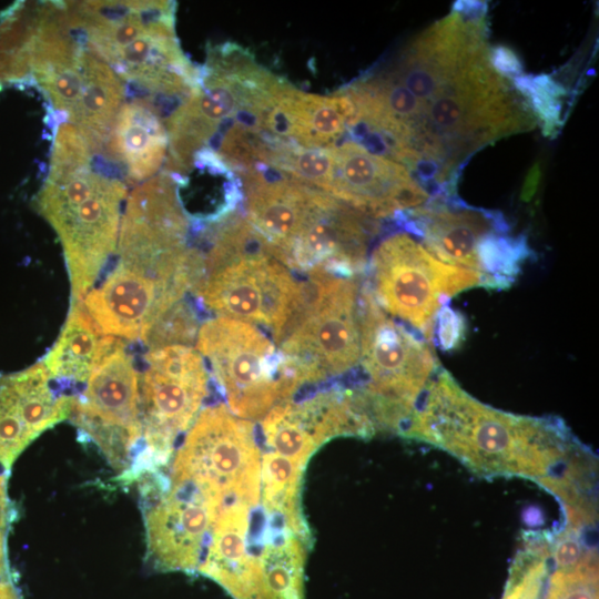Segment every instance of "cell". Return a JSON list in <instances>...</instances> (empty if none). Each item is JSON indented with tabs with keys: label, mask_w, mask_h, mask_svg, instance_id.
Listing matches in <instances>:
<instances>
[{
	"label": "cell",
	"mask_w": 599,
	"mask_h": 599,
	"mask_svg": "<svg viewBox=\"0 0 599 599\" xmlns=\"http://www.w3.org/2000/svg\"><path fill=\"white\" fill-rule=\"evenodd\" d=\"M550 546L536 539L519 551L509 572L502 599H541L550 571Z\"/></svg>",
	"instance_id": "obj_29"
},
{
	"label": "cell",
	"mask_w": 599,
	"mask_h": 599,
	"mask_svg": "<svg viewBox=\"0 0 599 599\" xmlns=\"http://www.w3.org/2000/svg\"><path fill=\"white\" fill-rule=\"evenodd\" d=\"M490 62L502 77L512 80L522 74V63L519 57L508 47L498 45L490 49Z\"/></svg>",
	"instance_id": "obj_34"
},
{
	"label": "cell",
	"mask_w": 599,
	"mask_h": 599,
	"mask_svg": "<svg viewBox=\"0 0 599 599\" xmlns=\"http://www.w3.org/2000/svg\"><path fill=\"white\" fill-rule=\"evenodd\" d=\"M541 599H598V559L588 549L573 564L555 566L548 573Z\"/></svg>",
	"instance_id": "obj_30"
},
{
	"label": "cell",
	"mask_w": 599,
	"mask_h": 599,
	"mask_svg": "<svg viewBox=\"0 0 599 599\" xmlns=\"http://www.w3.org/2000/svg\"><path fill=\"white\" fill-rule=\"evenodd\" d=\"M189 226L170 183L153 179L130 193L116 261L82 300L103 333L143 342L154 323L192 291L200 256L187 245Z\"/></svg>",
	"instance_id": "obj_3"
},
{
	"label": "cell",
	"mask_w": 599,
	"mask_h": 599,
	"mask_svg": "<svg viewBox=\"0 0 599 599\" xmlns=\"http://www.w3.org/2000/svg\"><path fill=\"white\" fill-rule=\"evenodd\" d=\"M140 378L142 445L130 478L163 465L209 394L202 355L187 345L149 349Z\"/></svg>",
	"instance_id": "obj_15"
},
{
	"label": "cell",
	"mask_w": 599,
	"mask_h": 599,
	"mask_svg": "<svg viewBox=\"0 0 599 599\" xmlns=\"http://www.w3.org/2000/svg\"><path fill=\"white\" fill-rule=\"evenodd\" d=\"M285 81L258 65L248 51L225 43L210 51L197 85L165 121L169 151L165 172L186 174L219 129L237 114L255 115L270 106Z\"/></svg>",
	"instance_id": "obj_8"
},
{
	"label": "cell",
	"mask_w": 599,
	"mask_h": 599,
	"mask_svg": "<svg viewBox=\"0 0 599 599\" xmlns=\"http://www.w3.org/2000/svg\"><path fill=\"white\" fill-rule=\"evenodd\" d=\"M303 468L291 458L267 453L263 456L261 484L267 512L308 542L309 531L298 505Z\"/></svg>",
	"instance_id": "obj_27"
},
{
	"label": "cell",
	"mask_w": 599,
	"mask_h": 599,
	"mask_svg": "<svg viewBox=\"0 0 599 599\" xmlns=\"http://www.w3.org/2000/svg\"><path fill=\"white\" fill-rule=\"evenodd\" d=\"M272 530L258 558L261 599H304L306 547L303 538L287 527Z\"/></svg>",
	"instance_id": "obj_26"
},
{
	"label": "cell",
	"mask_w": 599,
	"mask_h": 599,
	"mask_svg": "<svg viewBox=\"0 0 599 599\" xmlns=\"http://www.w3.org/2000/svg\"><path fill=\"white\" fill-rule=\"evenodd\" d=\"M0 599H21L8 579H0Z\"/></svg>",
	"instance_id": "obj_38"
},
{
	"label": "cell",
	"mask_w": 599,
	"mask_h": 599,
	"mask_svg": "<svg viewBox=\"0 0 599 599\" xmlns=\"http://www.w3.org/2000/svg\"><path fill=\"white\" fill-rule=\"evenodd\" d=\"M395 220L439 261L478 273L486 288L510 286L532 253L524 236L509 235L499 212L470 207L456 195L430 197Z\"/></svg>",
	"instance_id": "obj_11"
},
{
	"label": "cell",
	"mask_w": 599,
	"mask_h": 599,
	"mask_svg": "<svg viewBox=\"0 0 599 599\" xmlns=\"http://www.w3.org/2000/svg\"><path fill=\"white\" fill-rule=\"evenodd\" d=\"M169 484H187L223 505L254 507L261 496V460L252 422L223 404L204 408L172 465Z\"/></svg>",
	"instance_id": "obj_14"
},
{
	"label": "cell",
	"mask_w": 599,
	"mask_h": 599,
	"mask_svg": "<svg viewBox=\"0 0 599 599\" xmlns=\"http://www.w3.org/2000/svg\"><path fill=\"white\" fill-rule=\"evenodd\" d=\"M380 224L319 191L311 213L288 247L285 264L308 274L326 272L356 277L367 264V252Z\"/></svg>",
	"instance_id": "obj_17"
},
{
	"label": "cell",
	"mask_w": 599,
	"mask_h": 599,
	"mask_svg": "<svg viewBox=\"0 0 599 599\" xmlns=\"http://www.w3.org/2000/svg\"><path fill=\"white\" fill-rule=\"evenodd\" d=\"M93 152L75 126L61 122L37 199L63 248L71 303L83 300L115 254L126 197L123 182L94 170Z\"/></svg>",
	"instance_id": "obj_4"
},
{
	"label": "cell",
	"mask_w": 599,
	"mask_h": 599,
	"mask_svg": "<svg viewBox=\"0 0 599 599\" xmlns=\"http://www.w3.org/2000/svg\"><path fill=\"white\" fill-rule=\"evenodd\" d=\"M512 85L530 103L535 118L541 121L544 134L554 136L561 126V104L566 90L550 75H519Z\"/></svg>",
	"instance_id": "obj_31"
},
{
	"label": "cell",
	"mask_w": 599,
	"mask_h": 599,
	"mask_svg": "<svg viewBox=\"0 0 599 599\" xmlns=\"http://www.w3.org/2000/svg\"><path fill=\"white\" fill-rule=\"evenodd\" d=\"M355 108L347 94L319 95L285 82L262 119V132L306 149H327L349 130Z\"/></svg>",
	"instance_id": "obj_22"
},
{
	"label": "cell",
	"mask_w": 599,
	"mask_h": 599,
	"mask_svg": "<svg viewBox=\"0 0 599 599\" xmlns=\"http://www.w3.org/2000/svg\"><path fill=\"white\" fill-rule=\"evenodd\" d=\"M453 9L465 17L481 19L487 11V4L480 1H456Z\"/></svg>",
	"instance_id": "obj_36"
},
{
	"label": "cell",
	"mask_w": 599,
	"mask_h": 599,
	"mask_svg": "<svg viewBox=\"0 0 599 599\" xmlns=\"http://www.w3.org/2000/svg\"><path fill=\"white\" fill-rule=\"evenodd\" d=\"M31 73L54 110L100 152L123 105L124 85L78 38L61 2L40 4Z\"/></svg>",
	"instance_id": "obj_7"
},
{
	"label": "cell",
	"mask_w": 599,
	"mask_h": 599,
	"mask_svg": "<svg viewBox=\"0 0 599 599\" xmlns=\"http://www.w3.org/2000/svg\"><path fill=\"white\" fill-rule=\"evenodd\" d=\"M486 35L484 18L453 11L344 91L355 108L354 136L408 166L429 196L456 195L458 172L475 152L536 124L493 67Z\"/></svg>",
	"instance_id": "obj_1"
},
{
	"label": "cell",
	"mask_w": 599,
	"mask_h": 599,
	"mask_svg": "<svg viewBox=\"0 0 599 599\" xmlns=\"http://www.w3.org/2000/svg\"><path fill=\"white\" fill-rule=\"evenodd\" d=\"M250 508L236 500L221 509L207 552L197 568L221 585L233 599H261L260 561L247 548Z\"/></svg>",
	"instance_id": "obj_23"
},
{
	"label": "cell",
	"mask_w": 599,
	"mask_h": 599,
	"mask_svg": "<svg viewBox=\"0 0 599 599\" xmlns=\"http://www.w3.org/2000/svg\"><path fill=\"white\" fill-rule=\"evenodd\" d=\"M196 307L185 298L170 307L151 327L143 344L149 349L170 345H187L196 339L199 332Z\"/></svg>",
	"instance_id": "obj_32"
},
{
	"label": "cell",
	"mask_w": 599,
	"mask_h": 599,
	"mask_svg": "<svg viewBox=\"0 0 599 599\" xmlns=\"http://www.w3.org/2000/svg\"><path fill=\"white\" fill-rule=\"evenodd\" d=\"M540 175H541L540 165L536 163L530 167L526 176V180L522 186V192H521L522 200L529 201L531 196L535 194L537 186L539 184V181H540Z\"/></svg>",
	"instance_id": "obj_37"
},
{
	"label": "cell",
	"mask_w": 599,
	"mask_h": 599,
	"mask_svg": "<svg viewBox=\"0 0 599 599\" xmlns=\"http://www.w3.org/2000/svg\"><path fill=\"white\" fill-rule=\"evenodd\" d=\"M196 349L209 363L231 412L242 419L262 420L278 403L296 393L284 358L258 327L215 316L196 335Z\"/></svg>",
	"instance_id": "obj_13"
},
{
	"label": "cell",
	"mask_w": 599,
	"mask_h": 599,
	"mask_svg": "<svg viewBox=\"0 0 599 599\" xmlns=\"http://www.w3.org/2000/svg\"><path fill=\"white\" fill-rule=\"evenodd\" d=\"M68 24L115 74L151 95L180 101L200 71L184 57L171 1L62 2Z\"/></svg>",
	"instance_id": "obj_5"
},
{
	"label": "cell",
	"mask_w": 599,
	"mask_h": 599,
	"mask_svg": "<svg viewBox=\"0 0 599 599\" xmlns=\"http://www.w3.org/2000/svg\"><path fill=\"white\" fill-rule=\"evenodd\" d=\"M10 517V505L7 495V477L0 473V579H8L6 555V536Z\"/></svg>",
	"instance_id": "obj_35"
},
{
	"label": "cell",
	"mask_w": 599,
	"mask_h": 599,
	"mask_svg": "<svg viewBox=\"0 0 599 599\" xmlns=\"http://www.w3.org/2000/svg\"><path fill=\"white\" fill-rule=\"evenodd\" d=\"M262 429L272 453L304 466L318 448L294 416L290 399L276 404L266 414L262 419Z\"/></svg>",
	"instance_id": "obj_28"
},
{
	"label": "cell",
	"mask_w": 599,
	"mask_h": 599,
	"mask_svg": "<svg viewBox=\"0 0 599 599\" xmlns=\"http://www.w3.org/2000/svg\"><path fill=\"white\" fill-rule=\"evenodd\" d=\"M210 224L191 291L199 307L265 326L277 345L298 304L302 281L246 217L231 213Z\"/></svg>",
	"instance_id": "obj_6"
},
{
	"label": "cell",
	"mask_w": 599,
	"mask_h": 599,
	"mask_svg": "<svg viewBox=\"0 0 599 599\" xmlns=\"http://www.w3.org/2000/svg\"><path fill=\"white\" fill-rule=\"evenodd\" d=\"M120 341L99 328L82 301L72 302L65 324L42 363L53 384L65 392L71 388L73 396Z\"/></svg>",
	"instance_id": "obj_25"
},
{
	"label": "cell",
	"mask_w": 599,
	"mask_h": 599,
	"mask_svg": "<svg viewBox=\"0 0 599 599\" xmlns=\"http://www.w3.org/2000/svg\"><path fill=\"white\" fill-rule=\"evenodd\" d=\"M240 173L245 217L285 264L286 252L304 226L321 190L266 165Z\"/></svg>",
	"instance_id": "obj_21"
},
{
	"label": "cell",
	"mask_w": 599,
	"mask_h": 599,
	"mask_svg": "<svg viewBox=\"0 0 599 599\" xmlns=\"http://www.w3.org/2000/svg\"><path fill=\"white\" fill-rule=\"evenodd\" d=\"M71 396L60 394L42 362L0 375V466L17 457L44 430L69 418Z\"/></svg>",
	"instance_id": "obj_20"
},
{
	"label": "cell",
	"mask_w": 599,
	"mask_h": 599,
	"mask_svg": "<svg viewBox=\"0 0 599 599\" xmlns=\"http://www.w3.org/2000/svg\"><path fill=\"white\" fill-rule=\"evenodd\" d=\"M144 511L148 557L162 571L197 570L225 506L187 484H169Z\"/></svg>",
	"instance_id": "obj_19"
},
{
	"label": "cell",
	"mask_w": 599,
	"mask_h": 599,
	"mask_svg": "<svg viewBox=\"0 0 599 599\" xmlns=\"http://www.w3.org/2000/svg\"><path fill=\"white\" fill-rule=\"evenodd\" d=\"M69 418L111 466L130 478L142 445L140 378L125 341H120L71 396Z\"/></svg>",
	"instance_id": "obj_16"
},
{
	"label": "cell",
	"mask_w": 599,
	"mask_h": 599,
	"mask_svg": "<svg viewBox=\"0 0 599 599\" xmlns=\"http://www.w3.org/2000/svg\"><path fill=\"white\" fill-rule=\"evenodd\" d=\"M465 332L463 316L446 304L443 306L434 323L433 342L441 349L449 351L461 343Z\"/></svg>",
	"instance_id": "obj_33"
},
{
	"label": "cell",
	"mask_w": 599,
	"mask_h": 599,
	"mask_svg": "<svg viewBox=\"0 0 599 599\" xmlns=\"http://www.w3.org/2000/svg\"><path fill=\"white\" fill-rule=\"evenodd\" d=\"M281 339L287 377L296 390L359 365V295L356 277L311 272Z\"/></svg>",
	"instance_id": "obj_9"
},
{
	"label": "cell",
	"mask_w": 599,
	"mask_h": 599,
	"mask_svg": "<svg viewBox=\"0 0 599 599\" xmlns=\"http://www.w3.org/2000/svg\"><path fill=\"white\" fill-rule=\"evenodd\" d=\"M366 285L386 314L433 342L439 309L454 295L485 287V282L474 271L439 261L409 233L399 231L374 247Z\"/></svg>",
	"instance_id": "obj_12"
},
{
	"label": "cell",
	"mask_w": 599,
	"mask_h": 599,
	"mask_svg": "<svg viewBox=\"0 0 599 599\" xmlns=\"http://www.w3.org/2000/svg\"><path fill=\"white\" fill-rule=\"evenodd\" d=\"M104 145L130 180L142 183L158 175L169 151L167 131L158 106L143 99L123 103Z\"/></svg>",
	"instance_id": "obj_24"
},
{
	"label": "cell",
	"mask_w": 599,
	"mask_h": 599,
	"mask_svg": "<svg viewBox=\"0 0 599 599\" xmlns=\"http://www.w3.org/2000/svg\"><path fill=\"white\" fill-rule=\"evenodd\" d=\"M329 150L332 166L324 192L374 219L395 217L430 199L407 167L355 141Z\"/></svg>",
	"instance_id": "obj_18"
},
{
	"label": "cell",
	"mask_w": 599,
	"mask_h": 599,
	"mask_svg": "<svg viewBox=\"0 0 599 599\" xmlns=\"http://www.w3.org/2000/svg\"><path fill=\"white\" fill-rule=\"evenodd\" d=\"M402 435L433 444L484 476L538 481L561 504L595 481V457L552 417L505 413L467 394L439 367Z\"/></svg>",
	"instance_id": "obj_2"
},
{
	"label": "cell",
	"mask_w": 599,
	"mask_h": 599,
	"mask_svg": "<svg viewBox=\"0 0 599 599\" xmlns=\"http://www.w3.org/2000/svg\"><path fill=\"white\" fill-rule=\"evenodd\" d=\"M363 394L376 430L403 434L440 367L428 342L389 317L365 284L359 295Z\"/></svg>",
	"instance_id": "obj_10"
}]
</instances>
